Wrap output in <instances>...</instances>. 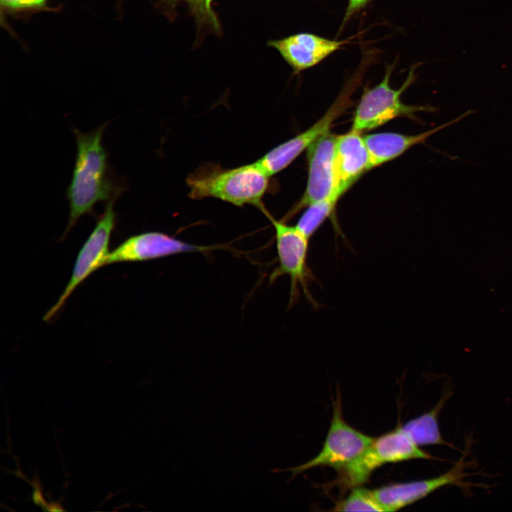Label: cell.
I'll list each match as a JSON object with an SVG mask.
<instances>
[{
    "instance_id": "e0dca14e",
    "label": "cell",
    "mask_w": 512,
    "mask_h": 512,
    "mask_svg": "<svg viewBox=\"0 0 512 512\" xmlns=\"http://www.w3.org/2000/svg\"><path fill=\"white\" fill-rule=\"evenodd\" d=\"M338 511H385L374 496L373 490L358 486L338 502L333 509Z\"/></svg>"
},
{
    "instance_id": "6da1fadb",
    "label": "cell",
    "mask_w": 512,
    "mask_h": 512,
    "mask_svg": "<svg viewBox=\"0 0 512 512\" xmlns=\"http://www.w3.org/2000/svg\"><path fill=\"white\" fill-rule=\"evenodd\" d=\"M107 124L85 133L73 129L77 154L66 192L70 213L64 235L82 215L92 213L97 203L116 199L122 191L110 174L108 155L102 144Z\"/></svg>"
},
{
    "instance_id": "d6986e66",
    "label": "cell",
    "mask_w": 512,
    "mask_h": 512,
    "mask_svg": "<svg viewBox=\"0 0 512 512\" xmlns=\"http://www.w3.org/2000/svg\"><path fill=\"white\" fill-rule=\"evenodd\" d=\"M191 4L200 14L206 16L210 19H214L211 10L213 0H187Z\"/></svg>"
},
{
    "instance_id": "9a60e30c",
    "label": "cell",
    "mask_w": 512,
    "mask_h": 512,
    "mask_svg": "<svg viewBox=\"0 0 512 512\" xmlns=\"http://www.w3.org/2000/svg\"><path fill=\"white\" fill-rule=\"evenodd\" d=\"M451 394L450 391L445 392L433 409L400 426L415 444L419 447L437 444L452 447L442 438L438 425L439 412Z\"/></svg>"
},
{
    "instance_id": "5bb4252c",
    "label": "cell",
    "mask_w": 512,
    "mask_h": 512,
    "mask_svg": "<svg viewBox=\"0 0 512 512\" xmlns=\"http://www.w3.org/2000/svg\"><path fill=\"white\" fill-rule=\"evenodd\" d=\"M368 449L379 466L410 459H437L422 450L400 427L374 438Z\"/></svg>"
},
{
    "instance_id": "8fae6325",
    "label": "cell",
    "mask_w": 512,
    "mask_h": 512,
    "mask_svg": "<svg viewBox=\"0 0 512 512\" xmlns=\"http://www.w3.org/2000/svg\"><path fill=\"white\" fill-rule=\"evenodd\" d=\"M334 168L336 192L339 197L366 171L371 169L369 153L361 133L351 129L337 135Z\"/></svg>"
},
{
    "instance_id": "2e32d148",
    "label": "cell",
    "mask_w": 512,
    "mask_h": 512,
    "mask_svg": "<svg viewBox=\"0 0 512 512\" xmlns=\"http://www.w3.org/2000/svg\"><path fill=\"white\" fill-rule=\"evenodd\" d=\"M338 198L331 197L309 205L299 218L296 227L309 239L322 223L332 215Z\"/></svg>"
},
{
    "instance_id": "5b68a950",
    "label": "cell",
    "mask_w": 512,
    "mask_h": 512,
    "mask_svg": "<svg viewBox=\"0 0 512 512\" xmlns=\"http://www.w3.org/2000/svg\"><path fill=\"white\" fill-rule=\"evenodd\" d=\"M373 439V437L356 430L345 421L341 398L338 391L333 402L330 427L320 452L301 465L284 470L291 472V478L317 466H329L339 471L362 454Z\"/></svg>"
},
{
    "instance_id": "8992f818",
    "label": "cell",
    "mask_w": 512,
    "mask_h": 512,
    "mask_svg": "<svg viewBox=\"0 0 512 512\" xmlns=\"http://www.w3.org/2000/svg\"><path fill=\"white\" fill-rule=\"evenodd\" d=\"M115 198L107 201L105 211L80 250L70 278L55 304L43 316L48 321L61 309L75 289L97 269L105 266L110 254L109 245L112 233L117 222L114 208Z\"/></svg>"
},
{
    "instance_id": "3957f363",
    "label": "cell",
    "mask_w": 512,
    "mask_h": 512,
    "mask_svg": "<svg viewBox=\"0 0 512 512\" xmlns=\"http://www.w3.org/2000/svg\"><path fill=\"white\" fill-rule=\"evenodd\" d=\"M392 68L387 69L383 80L362 95L354 112L352 130L362 133L377 128L397 117L417 119L418 112H435L430 106L406 105L401 100L402 93L412 84L415 78L413 69L399 89L390 85Z\"/></svg>"
},
{
    "instance_id": "ac0fdd59",
    "label": "cell",
    "mask_w": 512,
    "mask_h": 512,
    "mask_svg": "<svg viewBox=\"0 0 512 512\" xmlns=\"http://www.w3.org/2000/svg\"><path fill=\"white\" fill-rule=\"evenodd\" d=\"M48 0H0L2 7L9 10H24L39 8Z\"/></svg>"
},
{
    "instance_id": "7c38bea8",
    "label": "cell",
    "mask_w": 512,
    "mask_h": 512,
    "mask_svg": "<svg viewBox=\"0 0 512 512\" xmlns=\"http://www.w3.org/2000/svg\"><path fill=\"white\" fill-rule=\"evenodd\" d=\"M343 41L331 40L312 33H301L270 41L294 73H299L319 63L339 49Z\"/></svg>"
},
{
    "instance_id": "ffe728a7",
    "label": "cell",
    "mask_w": 512,
    "mask_h": 512,
    "mask_svg": "<svg viewBox=\"0 0 512 512\" xmlns=\"http://www.w3.org/2000/svg\"><path fill=\"white\" fill-rule=\"evenodd\" d=\"M368 1L369 0H349L346 10V18L363 7Z\"/></svg>"
},
{
    "instance_id": "9c48e42d",
    "label": "cell",
    "mask_w": 512,
    "mask_h": 512,
    "mask_svg": "<svg viewBox=\"0 0 512 512\" xmlns=\"http://www.w3.org/2000/svg\"><path fill=\"white\" fill-rule=\"evenodd\" d=\"M221 247L190 244L161 232H146L132 235L119 244L110 252L105 265L142 262L183 252H205Z\"/></svg>"
},
{
    "instance_id": "30bf717a",
    "label": "cell",
    "mask_w": 512,
    "mask_h": 512,
    "mask_svg": "<svg viewBox=\"0 0 512 512\" xmlns=\"http://www.w3.org/2000/svg\"><path fill=\"white\" fill-rule=\"evenodd\" d=\"M347 98L341 97L312 126L275 146L257 162L271 177L287 168L319 138L330 132L334 122L346 109Z\"/></svg>"
},
{
    "instance_id": "52a82bcc",
    "label": "cell",
    "mask_w": 512,
    "mask_h": 512,
    "mask_svg": "<svg viewBox=\"0 0 512 512\" xmlns=\"http://www.w3.org/2000/svg\"><path fill=\"white\" fill-rule=\"evenodd\" d=\"M464 454L446 473L434 478L405 483L388 484L373 490L374 496L385 511H395L410 505L446 486L460 487L466 494L470 487L482 485L467 482L464 479L471 474L465 470L473 462L466 460Z\"/></svg>"
},
{
    "instance_id": "4fadbf2b",
    "label": "cell",
    "mask_w": 512,
    "mask_h": 512,
    "mask_svg": "<svg viewBox=\"0 0 512 512\" xmlns=\"http://www.w3.org/2000/svg\"><path fill=\"white\" fill-rule=\"evenodd\" d=\"M472 112V110H468L445 124L417 134L381 132L363 136L369 153L371 169L396 159L413 146L424 143L432 134L460 121Z\"/></svg>"
},
{
    "instance_id": "277c9868",
    "label": "cell",
    "mask_w": 512,
    "mask_h": 512,
    "mask_svg": "<svg viewBox=\"0 0 512 512\" xmlns=\"http://www.w3.org/2000/svg\"><path fill=\"white\" fill-rule=\"evenodd\" d=\"M275 231V241L279 266L272 272L270 281H274L282 275H287L290 279L289 306L299 297V288L309 303L316 308L319 304L309 292V284L314 280L313 273L308 266L307 258L309 241L307 238L296 225H287L283 220H277L268 212L265 215Z\"/></svg>"
},
{
    "instance_id": "7a4b0ae2",
    "label": "cell",
    "mask_w": 512,
    "mask_h": 512,
    "mask_svg": "<svg viewBox=\"0 0 512 512\" xmlns=\"http://www.w3.org/2000/svg\"><path fill=\"white\" fill-rule=\"evenodd\" d=\"M270 176L255 161L232 169L206 164L188 175V196L195 200L215 198L237 206L252 205L265 214L262 198Z\"/></svg>"
},
{
    "instance_id": "ba28073f",
    "label": "cell",
    "mask_w": 512,
    "mask_h": 512,
    "mask_svg": "<svg viewBox=\"0 0 512 512\" xmlns=\"http://www.w3.org/2000/svg\"><path fill=\"white\" fill-rule=\"evenodd\" d=\"M336 138L337 135L329 132L307 149L306 186L301 200L285 219L291 218L302 208L314 202L331 197L340 198L336 192L334 156Z\"/></svg>"
}]
</instances>
